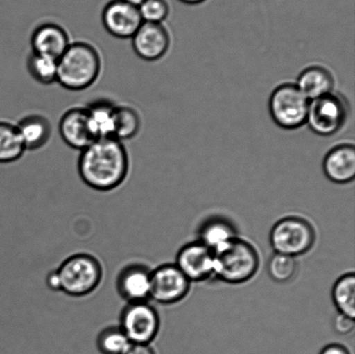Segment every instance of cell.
<instances>
[{"mask_svg": "<svg viewBox=\"0 0 355 354\" xmlns=\"http://www.w3.org/2000/svg\"><path fill=\"white\" fill-rule=\"evenodd\" d=\"M297 82L295 85L309 100L334 91L335 86V79L331 72L319 65L305 69L299 75Z\"/></svg>", "mask_w": 355, "mask_h": 354, "instance_id": "cell-19", "label": "cell"}, {"mask_svg": "<svg viewBox=\"0 0 355 354\" xmlns=\"http://www.w3.org/2000/svg\"><path fill=\"white\" fill-rule=\"evenodd\" d=\"M319 354H350V352L345 346L338 344V343H332V344L324 346Z\"/></svg>", "mask_w": 355, "mask_h": 354, "instance_id": "cell-29", "label": "cell"}, {"mask_svg": "<svg viewBox=\"0 0 355 354\" xmlns=\"http://www.w3.org/2000/svg\"><path fill=\"white\" fill-rule=\"evenodd\" d=\"M315 242V231L304 218L286 217L273 225L270 233L271 248L275 253L292 256L306 254Z\"/></svg>", "mask_w": 355, "mask_h": 354, "instance_id": "cell-5", "label": "cell"}, {"mask_svg": "<svg viewBox=\"0 0 355 354\" xmlns=\"http://www.w3.org/2000/svg\"><path fill=\"white\" fill-rule=\"evenodd\" d=\"M140 114L130 106H116L114 114V138L123 142L132 140L141 130Z\"/></svg>", "mask_w": 355, "mask_h": 354, "instance_id": "cell-23", "label": "cell"}, {"mask_svg": "<svg viewBox=\"0 0 355 354\" xmlns=\"http://www.w3.org/2000/svg\"><path fill=\"white\" fill-rule=\"evenodd\" d=\"M101 22L111 36L120 39H131L144 24V20L137 7L123 0H113L104 7Z\"/></svg>", "mask_w": 355, "mask_h": 354, "instance_id": "cell-11", "label": "cell"}, {"mask_svg": "<svg viewBox=\"0 0 355 354\" xmlns=\"http://www.w3.org/2000/svg\"><path fill=\"white\" fill-rule=\"evenodd\" d=\"M78 172L90 188L109 192L125 182L130 172V156L123 142L114 138L97 139L83 149Z\"/></svg>", "mask_w": 355, "mask_h": 354, "instance_id": "cell-1", "label": "cell"}, {"mask_svg": "<svg viewBox=\"0 0 355 354\" xmlns=\"http://www.w3.org/2000/svg\"><path fill=\"white\" fill-rule=\"evenodd\" d=\"M119 327L132 344L150 345L158 335L161 319L148 301L127 303L121 310Z\"/></svg>", "mask_w": 355, "mask_h": 354, "instance_id": "cell-8", "label": "cell"}, {"mask_svg": "<svg viewBox=\"0 0 355 354\" xmlns=\"http://www.w3.org/2000/svg\"><path fill=\"white\" fill-rule=\"evenodd\" d=\"M131 40L135 54L148 62L164 57L171 44L168 30L163 24L144 22Z\"/></svg>", "mask_w": 355, "mask_h": 354, "instance_id": "cell-13", "label": "cell"}, {"mask_svg": "<svg viewBox=\"0 0 355 354\" xmlns=\"http://www.w3.org/2000/svg\"><path fill=\"white\" fill-rule=\"evenodd\" d=\"M98 51L86 42H74L58 59V81L64 89L82 91L96 82L102 71Z\"/></svg>", "mask_w": 355, "mask_h": 354, "instance_id": "cell-2", "label": "cell"}, {"mask_svg": "<svg viewBox=\"0 0 355 354\" xmlns=\"http://www.w3.org/2000/svg\"><path fill=\"white\" fill-rule=\"evenodd\" d=\"M138 10L144 22L153 24L164 22L170 12L166 0H144Z\"/></svg>", "mask_w": 355, "mask_h": 354, "instance_id": "cell-27", "label": "cell"}, {"mask_svg": "<svg viewBox=\"0 0 355 354\" xmlns=\"http://www.w3.org/2000/svg\"><path fill=\"white\" fill-rule=\"evenodd\" d=\"M71 44L67 30L52 21L42 23L35 28L31 37L34 53L58 59Z\"/></svg>", "mask_w": 355, "mask_h": 354, "instance_id": "cell-15", "label": "cell"}, {"mask_svg": "<svg viewBox=\"0 0 355 354\" xmlns=\"http://www.w3.org/2000/svg\"><path fill=\"white\" fill-rule=\"evenodd\" d=\"M267 269L274 282L284 284L291 282L297 276L298 263L295 258L274 253L268 262Z\"/></svg>", "mask_w": 355, "mask_h": 354, "instance_id": "cell-26", "label": "cell"}, {"mask_svg": "<svg viewBox=\"0 0 355 354\" xmlns=\"http://www.w3.org/2000/svg\"><path fill=\"white\" fill-rule=\"evenodd\" d=\"M214 254V277L225 283L248 282L259 268V256L257 249L239 237Z\"/></svg>", "mask_w": 355, "mask_h": 354, "instance_id": "cell-3", "label": "cell"}, {"mask_svg": "<svg viewBox=\"0 0 355 354\" xmlns=\"http://www.w3.org/2000/svg\"><path fill=\"white\" fill-rule=\"evenodd\" d=\"M309 103L297 85L284 83L277 87L270 97V116L284 130H297L307 121Z\"/></svg>", "mask_w": 355, "mask_h": 354, "instance_id": "cell-6", "label": "cell"}, {"mask_svg": "<svg viewBox=\"0 0 355 354\" xmlns=\"http://www.w3.org/2000/svg\"><path fill=\"white\" fill-rule=\"evenodd\" d=\"M62 293L73 297L88 296L103 279V267L98 259L86 253L69 256L55 269Z\"/></svg>", "mask_w": 355, "mask_h": 354, "instance_id": "cell-4", "label": "cell"}, {"mask_svg": "<svg viewBox=\"0 0 355 354\" xmlns=\"http://www.w3.org/2000/svg\"><path fill=\"white\" fill-rule=\"evenodd\" d=\"M46 283L49 287L53 291H60V287H59L58 277L55 270L49 274L46 278Z\"/></svg>", "mask_w": 355, "mask_h": 354, "instance_id": "cell-31", "label": "cell"}, {"mask_svg": "<svg viewBox=\"0 0 355 354\" xmlns=\"http://www.w3.org/2000/svg\"><path fill=\"white\" fill-rule=\"evenodd\" d=\"M176 266L190 282H204L214 277L215 254L200 241L184 245L178 252Z\"/></svg>", "mask_w": 355, "mask_h": 354, "instance_id": "cell-10", "label": "cell"}, {"mask_svg": "<svg viewBox=\"0 0 355 354\" xmlns=\"http://www.w3.org/2000/svg\"><path fill=\"white\" fill-rule=\"evenodd\" d=\"M26 151L17 125L0 121V163L19 161Z\"/></svg>", "mask_w": 355, "mask_h": 354, "instance_id": "cell-21", "label": "cell"}, {"mask_svg": "<svg viewBox=\"0 0 355 354\" xmlns=\"http://www.w3.org/2000/svg\"><path fill=\"white\" fill-rule=\"evenodd\" d=\"M354 319L347 317L346 315L338 313L334 318V330L340 335L351 334L354 331Z\"/></svg>", "mask_w": 355, "mask_h": 354, "instance_id": "cell-28", "label": "cell"}, {"mask_svg": "<svg viewBox=\"0 0 355 354\" xmlns=\"http://www.w3.org/2000/svg\"><path fill=\"white\" fill-rule=\"evenodd\" d=\"M123 1L130 3L131 6L137 7L138 8V7L144 2V0H123Z\"/></svg>", "mask_w": 355, "mask_h": 354, "instance_id": "cell-32", "label": "cell"}, {"mask_svg": "<svg viewBox=\"0 0 355 354\" xmlns=\"http://www.w3.org/2000/svg\"><path fill=\"white\" fill-rule=\"evenodd\" d=\"M116 105L107 99H97L85 107L90 127L97 139L114 138Z\"/></svg>", "mask_w": 355, "mask_h": 354, "instance_id": "cell-20", "label": "cell"}, {"mask_svg": "<svg viewBox=\"0 0 355 354\" xmlns=\"http://www.w3.org/2000/svg\"><path fill=\"white\" fill-rule=\"evenodd\" d=\"M323 171L330 182L347 184L355 177V148L352 144L333 148L323 161Z\"/></svg>", "mask_w": 355, "mask_h": 354, "instance_id": "cell-16", "label": "cell"}, {"mask_svg": "<svg viewBox=\"0 0 355 354\" xmlns=\"http://www.w3.org/2000/svg\"><path fill=\"white\" fill-rule=\"evenodd\" d=\"M349 113V103L346 97L332 91L311 100L306 123L320 136H331L342 130Z\"/></svg>", "mask_w": 355, "mask_h": 354, "instance_id": "cell-7", "label": "cell"}, {"mask_svg": "<svg viewBox=\"0 0 355 354\" xmlns=\"http://www.w3.org/2000/svg\"><path fill=\"white\" fill-rule=\"evenodd\" d=\"M180 2L187 3V5H198L205 1V0H180Z\"/></svg>", "mask_w": 355, "mask_h": 354, "instance_id": "cell-33", "label": "cell"}, {"mask_svg": "<svg viewBox=\"0 0 355 354\" xmlns=\"http://www.w3.org/2000/svg\"><path fill=\"white\" fill-rule=\"evenodd\" d=\"M59 133L66 145L80 152L96 140L85 107H76L66 111L59 123Z\"/></svg>", "mask_w": 355, "mask_h": 354, "instance_id": "cell-14", "label": "cell"}, {"mask_svg": "<svg viewBox=\"0 0 355 354\" xmlns=\"http://www.w3.org/2000/svg\"><path fill=\"white\" fill-rule=\"evenodd\" d=\"M198 241L214 253L238 238L234 225L221 217L209 218L198 228Z\"/></svg>", "mask_w": 355, "mask_h": 354, "instance_id": "cell-17", "label": "cell"}, {"mask_svg": "<svg viewBox=\"0 0 355 354\" xmlns=\"http://www.w3.org/2000/svg\"><path fill=\"white\" fill-rule=\"evenodd\" d=\"M191 282L175 263H166L152 270L150 299L163 305L182 301L189 293Z\"/></svg>", "mask_w": 355, "mask_h": 354, "instance_id": "cell-9", "label": "cell"}, {"mask_svg": "<svg viewBox=\"0 0 355 354\" xmlns=\"http://www.w3.org/2000/svg\"><path fill=\"white\" fill-rule=\"evenodd\" d=\"M124 354H156L150 345L131 344Z\"/></svg>", "mask_w": 355, "mask_h": 354, "instance_id": "cell-30", "label": "cell"}, {"mask_svg": "<svg viewBox=\"0 0 355 354\" xmlns=\"http://www.w3.org/2000/svg\"><path fill=\"white\" fill-rule=\"evenodd\" d=\"M27 69L35 81L50 85L58 81V59L31 53L27 59Z\"/></svg>", "mask_w": 355, "mask_h": 354, "instance_id": "cell-24", "label": "cell"}, {"mask_svg": "<svg viewBox=\"0 0 355 354\" xmlns=\"http://www.w3.org/2000/svg\"><path fill=\"white\" fill-rule=\"evenodd\" d=\"M131 344L119 325L103 328L96 338L97 349L101 354H124Z\"/></svg>", "mask_w": 355, "mask_h": 354, "instance_id": "cell-25", "label": "cell"}, {"mask_svg": "<svg viewBox=\"0 0 355 354\" xmlns=\"http://www.w3.org/2000/svg\"><path fill=\"white\" fill-rule=\"evenodd\" d=\"M332 299L338 313L355 318V275L347 273L334 284Z\"/></svg>", "mask_w": 355, "mask_h": 354, "instance_id": "cell-22", "label": "cell"}, {"mask_svg": "<svg viewBox=\"0 0 355 354\" xmlns=\"http://www.w3.org/2000/svg\"><path fill=\"white\" fill-rule=\"evenodd\" d=\"M26 150L34 151L44 147L50 141L52 127L50 121L41 114H30L16 124Z\"/></svg>", "mask_w": 355, "mask_h": 354, "instance_id": "cell-18", "label": "cell"}, {"mask_svg": "<svg viewBox=\"0 0 355 354\" xmlns=\"http://www.w3.org/2000/svg\"><path fill=\"white\" fill-rule=\"evenodd\" d=\"M152 270L140 263L124 266L118 274L116 290L127 303L148 301L151 294Z\"/></svg>", "mask_w": 355, "mask_h": 354, "instance_id": "cell-12", "label": "cell"}]
</instances>
